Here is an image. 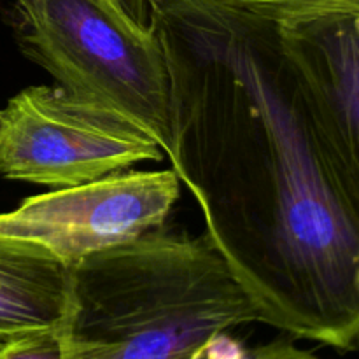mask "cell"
Masks as SVG:
<instances>
[{
  "mask_svg": "<svg viewBox=\"0 0 359 359\" xmlns=\"http://www.w3.org/2000/svg\"><path fill=\"white\" fill-rule=\"evenodd\" d=\"M165 151L118 112L55 86H28L0 109V175L60 189L88 184Z\"/></svg>",
  "mask_w": 359,
  "mask_h": 359,
  "instance_id": "4",
  "label": "cell"
},
{
  "mask_svg": "<svg viewBox=\"0 0 359 359\" xmlns=\"http://www.w3.org/2000/svg\"><path fill=\"white\" fill-rule=\"evenodd\" d=\"M179 196L181 181L172 168L118 172L30 196L0 212V242L70 269L165 226Z\"/></svg>",
  "mask_w": 359,
  "mask_h": 359,
  "instance_id": "5",
  "label": "cell"
},
{
  "mask_svg": "<svg viewBox=\"0 0 359 359\" xmlns=\"http://www.w3.org/2000/svg\"><path fill=\"white\" fill-rule=\"evenodd\" d=\"M249 359H319L309 351L294 346L291 340H273L249 351Z\"/></svg>",
  "mask_w": 359,
  "mask_h": 359,
  "instance_id": "10",
  "label": "cell"
},
{
  "mask_svg": "<svg viewBox=\"0 0 359 359\" xmlns=\"http://www.w3.org/2000/svg\"><path fill=\"white\" fill-rule=\"evenodd\" d=\"M203 359H249V351H245L237 340L221 333L209 346Z\"/></svg>",
  "mask_w": 359,
  "mask_h": 359,
  "instance_id": "11",
  "label": "cell"
},
{
  "mask_svg": "<svg viewBox=\"0 0 359 359\" xmlns=\"http://www.w3.org/2000/svg\"><path fill=\"white\" fill-rule=\"evenodd\" d=\"M70 269L0 242V347L21 337L60 332Z\"/></svg>",
  "mask_w": 359,
  "mask_h": 359,
  "instance_id": "7",
  "label": "cell"
},
{
  "mask_svg": "<svg viewBox=\"0 0 359 359\" xmlns=\"http://www.w3.org/2000/svg\"><path fill=\"white\" fill-rule=\"evenodd\" d=\"M277 27L319 139L359 205V9Z\"/></svg>",
  "mask_w": 359,
  "mask_h": 359,
  "instance_id": "6",
  "label": "cell"
},
{
  "mask_svg": "<svg viewBox=\"0 0 359 359\" xmlns=\"http://www.w3.org/2000/svg\"><path fill=\"white\" fill-rule=\"evenodd\" d=\"M277 25L359 9V0H223Z\"/></svg>",
  "mask_w": 359,
  "mask_h": 359,
  "instance_id": "8",
  "label": "cell"
},
{
  "mask_svg": "<svg viewBox=\"0 0 359 359\" xmlns=\"http://www.w3.org/2000/svg\"><path fill=\"white\" fill-rule=\"evenodd\" d=\"M263 323L207 233L165 226L70 266L62 359H203L231 328Z\"/></svg>",
  "mask_w": 359,
  "mask_h": 359,
  "instance_id": "2",
  "label": "cell"
},
{
  "mask_svg": "<svg viewBox=\"0 0 359 359\" xmlns=\"http://www.w3.org/2000/svg\"><path fill=\"white\" fill-rule=\"evenodd\" d=\"M0 359H62L58 332L21 337L0 347Z\"/></svg>",
  "mask_w": 359,
  "mask_h": 359,
  "instance_id": "9",
  "label": "cell"
},
{
  "mask_svg": "<svg viewBox=\"0 0 359 359\" xmlns=\"http://www.w3.org/2000/svg\"><path fill=\"white\" fill-rule=\"evenodd\" d=\"M170 77L172 154L263 325L359 344V205L309 112L277 23L223 0H140Z\"/></svg>",
  "mask_w": 359,
  "mask_h": 359,
  "instance_id": "1",
  "label": "cell"
},
{
  "mask_svg": "<svg viewBox=\"0 0 359 359\" xmlns=\"http://www.w3.org/2000/svg\"><path fill=\"white\" fill-rule=\"evenodd\" d=\"M133 0H14L25 56L60 88L130 119L172 154L170 77L158 34Z\"/></svg>",
  "mask_w": 359,
  "mask_h": 359,
  "instance_id": "3",
  "label": "cell"
}]
</instances>
